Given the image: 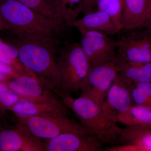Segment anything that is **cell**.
I'll return each instance as SVG.
<instances>
[{"label": "cell", "instance_id": "4fadbf2b", "mask_svg": "<svg viewBox=\"0 0 151 151\" xmlns=\"http://www.w3.org/2000/svg\"><path fill=\"white\" fill-rule=\"evenodd\" d=\"M11 109L19 117L57 115L68 116L70 111L62 102H34L21 100L11 107Z\"/></svg>", "mask_w": 151, "mask_h": 151}, {"label": "cell", "instance_id": "83f0119b", "mask_svg": "<svg viewBox=\"0 0 151 151\" xmlns=\"http://www.w3.org/2000/svg\"><path fill=\"white\" fill-rule=\"evenodd\" d=\"M4 74L0 73V81L4 80Z\"/></svg>", "mask_w": 151, "mask_h": 151}, {"label": "cell", "instance_id": "9a60e30c", "mask_svg": "<svg viewBox=\"0 0 151 151\" xmlns=\"http://www.w3.org/2000/svg\"><path fill=\"white\" fill-rule=\"evenodd\" d=\"M131 84L119 74L108 90L104 104L118 114L133 105Z\"/></svg>", "mask_w": 151, "mask_h": 151}, {"label": "cell", "instance_id": "7a4b0ae2", "mask_svg": "<svg viewBox=\"0 0 151 151\" xmlns=\"http://www.w3.org/2000/svg\"><path fill=\"white\" fill-rule=\"evenodd\" d=\"M60 99L75 113L80 123L103 143L116 144L122 129L118 126L117 113L104 103L100 105L81 97L74 99L70 95H62Z\"/></svg>", "mask_w": 151, "mask_h": 151}, {"label": "cell", "instance_id": "d6986e66", "mask_svg": "<svg viewBox=\"0 0 151 151\" xmlns=\"http://www.w3.org/2000/svg\"><path fill=\"white\" fill-rule=\"evenodd\" d=\"M55 6L57 20L61 29L81 13V0H55Z\"/></svg>", "mask_w": 151, "mask_h": 151}, {"label": "cell", "instance_id": "277c9868", "mask_svg": "<svg viewBox=\"0 0 151 151\" xmlns=\"http://www.w3.org/2000/svg\"><path fill=\"white\" fill-rule=\"evenodd\" d=\"M57 62L60 76L58 96L78 93L91 68L80 44L76 42L66 45L60 51Z\"/></svg>", "mask_w": 151, "mask_h": 151}, {"label": "cell", "instance_id": "2e32d148", "mask_svg": "<svg viewBox=\"0 0 151 151\" xmlns=\"http://www.w3.org/2000/svg\"><path fill=\"white\" fill-rule=\"evenodd\" d=\"M148 2V0H124L120 22L121 31L143 28Z\"/></svg>", "mask_w": 151, "mask_h": 151}, {"label": "cell", "instance_id": "603a6c76", "mask_svg": "<svg viewBox=\"0 0 151 151\" xmlns=\"http://www.w3.org/2000/svg\"><path fill=\"white\" fill-rule=\"evenodd\" d=\"M18 58V52L14 45L0 42V61L10 65Z\"/></svg>", "mask_w": 151, "mask_h": 151}, {"label": "cell", "instance_id": "8992f818", "mask_svg": "<svg viewBox=\"0 0 151 151\" xmlns=\"http://www.w3.org/2000/svg\"><path fill=\"white\" fill-rule=\"evenodd\" d=\"M121 64L117 59L90 68L81 84V97L102 105L108 90L119 74Z\"/></svg>", "mask_w": 151, "mask_h": 151}, {"label": "cell", "instance_id": "e0dca14e", "mask_svg": "<svg viewBox=\"0 0 151 151\" xmlns=\"http://www.w3.org/2000/svg\"><path fill=\"white\" fill-rule=\"evenodd\" d=\"M118 123L128 126H139L151 129V108L132 105L124 112L117 114Z\"/></svg>", "mask_w": 151, "mask_h": 151}, {"label": "cell", "instance_id": "3957f363", "mask_svg": "<svg viewBox=\"0 0 151 151\" xmlns=\"http://www.w3.org/2000/svg\"><path fill=\"white\" fill-rule=\"evenodd\" d=\"M0 17L19 38L53 37L61 31L53 22L17 0H0Z\"/></svg>", "mask_w": 151, "mask_h": 151}, {"label": "cell", "instance_id": "8fae6325", "mask_svg": "<svg viewBox=\"0 0 151 151\" xmlns=\"http://www.w3.org/2000/svg\"><path fill=\"white\" fill-rule=\"evenodd\" d=\"M116 144L108 151H151V129L128 126L122 129Z\"/></svg>", "mask_w": 151, "mask_h": 151}, {"label": "cell", "instance_id": "7c38bea8", "mask_svg": "<svg viewBox=\"0 0 151 151\" xmlns=\"http://www.w3.org/2000/svg\"><path fill=\"white\" fill-rule=\"evenodd\" d=\"M44 143L24 126L17 131L6 130L0 134V148L4 151H44Z\"/></svg>", "mask_w": 151, "mask_h": 151}, {"label": "cell", "instance_id": "484cf974", "mask_svg": "<svg viewBox=\"0 0 151 151\" xmlns=\"http://www.w3.org/2000/svg\"><path fill=\"white\" fill-rule=\"evenodd\" d=\"M143 28L151 30V0H148L147 14Z\"/></svg>", "mask_w": 151, "mask_h": 151}, {"label": "cell", "instance_id": "ac0fdd59", "mask_svg": "<svg viewBox=\"0 0 151 151\" xmlns=\"http://www.w3.org/2000/svg\"><path fill=\"white\" fill-rule=\"evenodd\" d=\"M119 61L121 68L119 75L131 85L136 83H151V63L132 64Z\"/></svg>", "mask_w": 151, "mask_h": 151}, {"label": "cell", "instance_id": "ffe728a7", "mask_svg": "<svg viewBox=\"0 0 151 151\" xmlns=\"http://www.w3.org/2000/svg\"><path fill=\"white\" fill-rule=\"evenodd\" d=\"M58 26L55 13V0H17Z\"/></svg>", "mask_w": 151, "mask_h": 151}, {"label": "cell", "instance_id": "9c48e42d", "mask_svg": "<svg viewBox=\"0 0 151 151\" xmlns=\"http://www.w3.org/2000/svg\"><path fill=\"white\" fill-rule=\"evenodd\" d=\"M104 143L92 133H65L47 140L44 151H100Z\"/></svg>", "mask_w": 151, "mask_h": 151}, {"label": "cell", "instance_id": "ba28073f", "mask_svg": "<svg viewBox=\"0 0 151 151\" xmlns=\"http://www.w3.org/2000/svg\"><path fill=\"white\" fill-rule=\"evenodd\" d=\"M81 48L91 68L116 59L117 41L104 33L80 30Z\"/></svg>", "mask_w": 151, "mask_h": 151}, {"label": "cell", "instance_id": "d4e9b609", "mask_svg": "<svg viewBox=\"0 0 151 151\" xmlns=\"http://www.w3.org/2000/svg\"><path fill=\"white\" fill-rule=\"evenodd\" d=\"M97 0H81V13L86 14L92 12L97 6Z\"/></svg>", "mask_w": 151, "mask_h": 151}, {"label": "cell", "instance_id": "cb8c5ba5", "mask_svg": "<svg viewBox=\"0 0 151 151\" xmlns=\"http://www.w3.org/2000/svg\"><path fill=\"white\" fill-rule=\"evenodd\" d=\"M133 103L135 105L151 108V95L148 92L136 87L134 84L130 86Z\"/></svg>", "mask_w": 151, "mask_h": 151}, {"label": "cell", "instance_id": "7402d4cb", "mask_svg": "<svg viewBox=\"0 0 151 151\" xmlns=\"http://www.w3.org/2000/svg\"><path fill=\"white\" fill-rule=\"evenodd\" d=\"M21 100L7 85L0 83V103L5 107H12Z\"/></svg>", "mask_w": 151, "mask_h": 151}, {"label": "cell", "instance_id": "5b68a950", "mask_svg": "<svg viewBox=\"0 0 151 151\" xmlns=\"http://www.w3.org/2000/svg\"><path fill=\"white\" fill-rule=\"evenodd\" d=\"M19 118L21 125L40 139H50L65 133H91L81 123L68 116L38 115Z\"/></svg>", "mask_w": 151, "mask_h": 151}, {"label": "cell", "instance_id": "6da1fadb", "mask_svg": "<svg viewBox=\"0 0 151 151\" xmlns=\"http://www.w3.org/2000/svg\"><path fill=\"white\" fill-rule=\"evenodd\" d=\"M14 46L17 49L21 63L58 95L60 76L54 37L17 38Z\"/></svg>", "mask_w": 151, "mask_h": 151}, {"label": "cell", "instance_id": "44dd1931", "mask_svg": "<svg viewBox=\"0 0 151 151\" xmlns=\"http://www.w3.org/2000/svg\"><path fill=\"white\" fill-rule=\"evenodd\" d=\"M124 0H97V6L98 10L108 14L117 28L121 32L120 22Z\"/></svg>", "mask_w": 151, "mask_h": 151}, {"label": "cell", "instance_id": "4316f807", "mask_svg": "<svg viewBox=\"0 0 151 151\" xmlns=\"http://www.w3.org/2000/svg\"><path fill=\"white\" fill-rule=\"evenodd\" d=\"M12 72V69L9 65L0 61V73L4 74H10Z\"/></svg>", "mask_w": 151, "mask_h": 151}, {"label": "cell", "instance_id": "52a82bcc", "mask_svg": "<svg viewBox=\"0 0 151 151\" xmlns=\"http://www.w3.org/2000/svg\"><path fill=\"white\" fill-rule=\"evenodd\" d=\"M117 57L130 64L151 63V30L130 31L117 40Z\"/></svg>", "mask_w": 151, "mask_h": 151}, {"label": "cell", "instance_id": "5bb4252c", "mask_svg": "<svg viewBox=\"0 0 151 151\" xmlns=\"http://www.w3.org/2000/svg\"><path fill=\"white\" fill-rule=\"evenodd\" d=\"M65 27H74L78 30H93L113 35L120 32L111 19L105 12L98 10L92 12L79 19L68 22Z\"/></svg>", "mask_w": 151, "mask_h": 151}, {"label": "cell", "instance_id": "30bf717a", "mask_svg": "<svg viewBox=\"0 0 151 151\" xmlns=\"http://www.w3.org/2000/svg\"><path fill=\"white\" fill-rule=\"evenodd\" d=\"M8 86L21 100L34 102L61 101L56 93L32 76L23 74L17 76L9 82Z\"/></svg>", "mask_w": 151, "mask_h": 151}]
</instances>
